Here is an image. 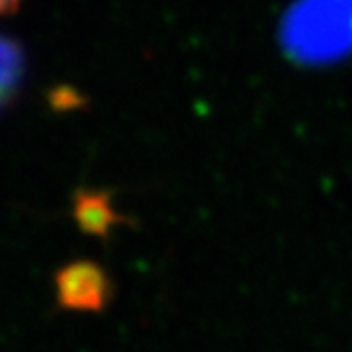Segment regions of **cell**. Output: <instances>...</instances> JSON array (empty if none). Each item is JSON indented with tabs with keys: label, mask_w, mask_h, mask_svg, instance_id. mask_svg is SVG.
<instances>
[{
	"label": "cell",
	"mask_w": 352,
	"mask_h": 352,
	"mask_svg": "<svg viewBox=\"0 0 352 352\" xmlns=\"http://www.w3.org/2000/svg\"><path fill=\"white\" fill-rule=\"evenodd\" d=\"M16 2H18V0H0V14L10 12V10H14Z\"/></svg>",
	"instance_id": "cell-5"
},
{
	"label": "cell",
	"mask_w": 352,
	"mask_h": 352,
	"mask_svg": "<svg viewBox=\"0 0 352 352\" xmlns=\"http://www.w3.org/2000/svg\"><path fill=\"white\" fill-rule=\"evenodd\" d=\"M71 214L82 235L102 241L110 239V233L116 226L131 223L126 215L113 210L110 194L100 190H76Z\"/></svg>",
	"instance_id": "cell-3"
},
{
	"label": "cell",
	"mask_w": 352,
	"mask_h": 352,
	"mask_svg": "<svg viewBox=\"0 0 352 352\" xmlns=\"http://www.w3.org/2000/svg\"><path fill=\"white\" fill-rule=\"evenodd\" d=\"M24 59L22 53L10 39L0 38V96L6 100L16 88L22 75Z\"/></svg>",
	"instance_id": "cell-4"
},
{
	"label": "cell",
	"mask_w": 352,
	"mask_h": 352,
	"mask_svg": "<svg viewBox=\"0 0 352 352\" xmlns=\"http://www.w3.org/2000/svg\"><path fill=\"white\" fill-rule=\"evenodd\" d=\"M2 102H4V98H2V96H0V104H2Z\"/></svg>",
	"instance_id": "cell-6"
},
{
	"label": "cell",
	"mask_w": 352,
	"mask_h": 352,
	"mask_svg": "<svg viewBox=\"0 0 352 352\" xmlns=\"http://www.w3.org/2000/svg\"><path fill=\"white\" fill-rule=\"evenodd\" d=\"M288 50L302 59L325 61L352 53V0H305L289 14Z\"/></svg>",
	"instance_id": "cell-1"
},
{
	"label": "cell",
	"mask_w": 352,
	"mask_h": 352,
	"mask_svg": "<svg viewBox=\"0 0 352 352\" xmlns=\"http://www.w3.org/2000/svg\"><path fill=\"white\" fill-rule=\"evenodd\" d=\"M55 305L65 314H104L113 302L116 284L108 268L92 258H75L53 272Z\"/></svg>",
	"instance_id": "cell-2"
}]
</instances>
